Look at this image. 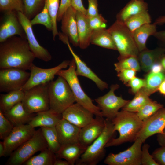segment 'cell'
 Here are the masks:
<instances>
[{"label":"cell","mask_w":165,"mask_h":165,"mask_svg":"<svg viewBox=\"0 0 165 165\" xmlns=\"http://www.w3.org/2000/svg\"><path fill=\"white\" fill-rule=\"evenodd\" d=\"M35 57L26 38L12 36L0 43V68L29 70Z\"/></svg>","instance_id":"obj_1"},{"label":"cell","mask_w":165,"mask_h":165,"mask_svg":"<svg viewBox=\"0 0 165 165\" xmlns=\"http://www.w3.org/2000/svg\"><path fill=\"white\" fill-rule=\"evenodd\" d=\"M111 121L114 130L118 132L119 135L116 138H112L106 144L105 148L119 145L126 142H134L138 138L144 123L136 112L122 109Z\"/></svg>","instance_id":"obj_2"},{"label":"cell","mask_w":165,"mask_h":165,"mask_svg":"<svg viewBox=\"0 0 165 165\" xmlns=\"http://www.w3.org/2000/svg\"><path fill=\"white\" fill-rule=\"evenodd\" d=\"M115 132L112 121L106 119L105 127L102 132L87 147L75 164L96 165L98 164L104 157L106 145L112 138Z\"/></svg>","instance_id":"obj_3"},{"label":"cell","mask_w":165,"mask_h":165,"mask_svg":"<svg viewBox=\"0 0 165 165\" xmlns=\"http://www.w3.org/2000/svg\"><path fill=\"white\" fill-rule=\"evenodd\" d=\"M48 91L50 109L57 113L62 114L76 102L69 85L62 77L58 76L55 80L49 83Z\"/></svg>","instance_id":"obj_4"},{"label":"cell","mask_w":165,"mask_h":165,"mask_svg":"<svg viewBox=\"0 0 165 165\" xmlns=\"http://www.w3.org/2000/svg\"><path fill=\"white\" fill-rule=\"evenodd\" d=\"M76 69L75 63L73 58L68 68L61 70L56 75L62 77L67 81L72 91L76 102L90 111L96 116L103 117L100 108L94 104L82 89L76 74Z\"/></svg>","instance_id":"obj_5"},{"label":"cell","mask_w":165,"mask_h":165,"mask_svg":"<svg viewBox=\"0 0 165 165\" xmlns=\"http://www.w3.org/2000/svg\"><path fill=\"white\" fill-rule=\"evenodd\" d=\"M107 29L119 53L118 59L130 56L138 57L139 51L132 32L123 22L116 20Z\"/></svg>","instance_id":"obj_6"},{"label":"cell","mask_w":165,"mask_h":165,"mask_svg":"<svg viewBox=\"0 0 165 165\" xmlns=\"http://www.w3.org/2000/svg\"><path fill=\"white\" fill-rule=\"evenodd\" d=\"M48 148L41 127L33 136L14 151L6 163L8 165H21L36 152Z\"/></svg>","instance_id":"obj_7"},{"label":"cell","mask_w":165,"mask_h":165,"mask_svg":"<svg viewBox=\"0 0 165 165\" xmlns=\"http://www.w3.org/2000/svg\"><path fill=\"white\" fill-rule=\"evenodd\" d=\"M49 83L40 84L24 91L21 102L27 112L37 113L50 109Z\"/></svg>","instance_id":"obj_8"},{"label":"cell","mask_w":165,"mask_h":165,"mask_svg":"<svg viewBox=\"0 0 165 165\" xmlns=\"http://www.w3.org/2000/svg\"><path fill=\"white\" fill-rule=\"evenodd\" d=\"M119 87V85L117 84H112L107 93L95 99L100 109L102 117L111 120L116 116L119 110L130 101L125 100L121 96L116 95L115 91Z\"/></svg>","instance_id":"obj_9"},{"label":"cell","mask_w":165,"mask_h":165,"mask_svg":"<svg viewBox=\"0 0 165 165\" xmlns=\"http://www.w3.org/2000/svg\"><path fill=\"white\" fill-rule=\"evenodd\" d=\"M70 62L64 60L57 66L49 68H42L33 63L29 70V78L21 90L24 91L36 86L50 82L59 71L68 67Z\"/></svg>","instance_id":"obj_10"},{"label":"cell","mask_w":165,"mask_h":165,"mask_svg":"<svg viewBox=\"0 0 165 165\" xmlns=\"http://www.w3.org/2000/svg\"><path fill=\"white\" fill-rule=\"evenodd\" d=\"M30 76V72L18 68L0 69V92L8 93L21 90L27 82Z\"/></svg>","instance_id":"obj_11"},{"label":"cell","mask_w":165,"mask_h":165,"mask_svg":"<svg viewBox=\"0 0 165 165\" xmlns=\"http://www.w3.org/2000/svg\"><path fill=\"white\" fill-rule=\"evenodd\" d=\"M141 140L138 138L126 150L117 154L109 153L104 161L108 165H141Z\"/></svg>","instance_id":"obj_12"},{"label":"cell","mask_w":165,"mask_h":165,"mask_svg":"<svg viewBox=\"0 0 165 165\" xmlns=\"http://www.w3.org/2000/svg\"><path fill=\"white\" fill-rule=\"evenodd\" d=\"M28 124L14 126L10 134L3 140L5 148L4 156H9L19 147L29 139L35 132Z\"/></svg>","instance_id":"obj_13"},{"label":"cell","mask_w":165,"mask_h":165,"mask_svg":"<svg viewBox=\"0 0 165 165\" xmlns=\"http://www.w3.org/2000/svg\"><path fill=\"white\" fill-rule=\"evenodd\" d=\"M17 14L25 33L30 49L35 57L45 62L50 61L52 56L47 50L41 46L38 42L33 32L30 20L23 13L18 12Z\"/></svg>","instance_id":"obj_14"},{"label":"cell","mask_w":165,"mask_h":165,"mask_svg":"<svg viewBox=\"0 0 165 165\" xmlns=\"http://www.w3.org/2000/svg\"><path fill=\"white\" fill-rule=\"evenodd\" d=\"M16 35L26 38L17 12L14 11L5 12L0 25V42Z\"/></svg>","instance_id":"obj_15"},{"label":"cell","mask_w":165,"mask_h":165,"mask_svg":"<svg viewBox=\"0 0 165 165\" xmlns=\"http://www.w3.org/2000/svg\"><path fill=\"white\" fill-rule=\"evenodd\" d=\"M165 128V108H161L146 121L144 122L143 127L138 138L143 143L150 136L162 133Z\"/></svg>","instance_id":"obj_16"},{"label":"cell","mask_w":165,"mask_h":165,"mask_svg":"<svg viewBox=\"0 0 165 165\" xmlns=\"http://www.w3.org/2000/svg\"><path fill=\"white\" fill-rule=\"evenodd\" d=\"M94 115L78 103L75 102L62 113V118L80 128L93 121Z\"/></svg>","instance_id":"obj_17"},{"label":"cell","mask_w":165,"mask_h":165,"mask_svg":"<svg viewBox=\"0 0 165 165\" xmlns=\"http://www.w3.org/2000/svg\"><path fill=\"white\" fill-rule=\"evenodd\" d=\"M61 40L67 45L75 60L76 66V72L77 76L85 77L90 79L101 90L107 89L108 87V84L101 80L93 72L74 51L70 44L68 38L66 36H63L61 37Z\"/></svg>","instance_id":"obj_18"},{"label":"cell","mask_w":165,"mask_h":165,"mask_svg":"<svg viewBox=\"0 0 165 165\" xmlns=\"http://www.w3.org/2000/svg\"><path fill=\"white\" fill-rule=\"evenodd\" d=\"M76 10L72 6L64 13L61 19L62 33L68 37L74 46H79L77 25L76 19Z\"/></svg>","instance_id":"obj_19"},{"label":"cell","mask_w":165,"mask_h":165,"mask_svg":"<svg viewBox=\"0 0 165 165\" xmlns=\"http://www.w3.org/2000/svg\"><path fill=\"white\" fill-rule=\"evenodd\" d=\"M104 117L96 116L94 120L81 128L79 142L87 147L102 132L105 126Z\"/></svg>","instance_id":"obj_20"},{"label":"cell","mask_w":165,"mask_h":165,"mask_svg":"<svg viewBox=\"0 0 165 165\" xmlns=\"http://www.w3.org/2000/svg\"><path fill=\"white\" fill-rule=\"evenodd\" d=\"M55 127L61 145L79 142L81 128L62 118Z\"/></svg>","instance_id":"obj_21"},{"label":"cell","mask_w":165,"mask_h":165,"mask_svg":"<svg viewBox=\"0 0 165 165\" xmlns=\"http://www.w3.org/2000/svg\"><path fill=\"white\" fill-rule=\"evenodd\" d=\"M87 148L79 142L61 145L55 154L57 158L64 159L70 165H74L76 164Z\"/></svg>","instance_id":"obj_22"},{"label":"cell","mask_w":165,"mask_h":165,"mask_svg":"<svg viewBox=\"0 0 165 165\" xmlns=\"http://www.w3.org/2000/svg\"><path fill=\"white\" fill-rule=\"evenodd\" d=\"M79 39V46L84 49L90 44V39L93 30L90 28L87 16L77 11L76 13Z\"/></svg>","instance_id":"obj_23"},{"label":"cell","mask_w":165,"mask_h":165,"mask_svg":"<svg viewBox=\"0 0 165 165\" xmlns=\"http://www.w3.org/2000/svg\"><path fill=\"white\" fill-rule=\"evenodd\" d=\"M165 53V48H156L152 50L147 48L139 52L138 56L141 69L145 72L150 71L152 65L159 61Z\"/></svg>","instance_id":"obj_24"},{"label":"cell","mask_w":165,"mask_h":165,"mask_svg":"<svg viewBox=\"0 0 165 165\" xmlns=\"http://www.w3.org/2000/svg\"><path fill=\"white\" fill-rule=\"evenodd\" d=\"M62 118V114L50 109L36 113L28 124L34 128L55 127Z\"/></svg>","instance_id":"obj_25"},{"label":"cell","mask_w":165,"mask_h":165,"mask_svg":"<svg viewBox=\"0 0 165 165\" xmlns=\"http://www.w3.org/2000/svg\"><path fill=\"white\" fill-rule=\"evenodd\" d=\"M3 114L14 126L28 124L35 115V113L27 112L21 102L16 104Z\"/></svg>","instance_id":"obj_26"},{"label":"cell","mask_w":165,"mask_h":165,"mask_svg":"<svg viewBox=\"0 0 165 165\" xmlns=\"http://www.w3.org/2000/svg\"><path fill=\"white\" fill-rule=\"evenodd\" d=\"M157 31V25L153 23L144 24L132 32L139 52L147 49L146 43L148 39L150 36H153Z\"/></svg>","instance_id":"obj_27"},{"label":"cell","mask_w":165,"mask_h":165,"mask_svg":"<svg viewBox=\"0 0 165 165\" xmlns=\"http://www.w3.org/2000/svg\"><path fill=\"white\" fill-rule=\"evenodd\" d=\"M148 10V4L144 0H131L116 15V20L124 22L130 17Z\"/></svg>","instance_id":"obj_28"},{"label":"cell","mask_w":165,"mask_h":165,"mask_svg":"<svg viewBox=\"0 0 165 165\" xmlns=\"http://www.w3.org/2000/svg\"><path fill=\"white\" fill-rule=\"evenodd\" d=\"M90 44L106 49L117 50L113 38L106 28L93 30Z\"/></svg>","instance_id":"obj_29"},{"label":"cell","mask_w":165,"mask_h":165,"mask_svg":"<svg viewBox=\"0 0 165 165\" xmlns=\"http://www.w3.org/2000/svg\"><path fill=\"white\" fill-rule=\"evenodd\" d=\"M24 94V91L21 90L1 94L0 111L4 113L16 104L22 102Z\"/></svg>","instance_id":"obj_30"},{"label":"cell","mask_w":165,"mask_h":165,"mask_svg":"<svg viewBox=\"0 0 165 165\" xmlns=\"http://www.w3.org/2000/svg\"><path fill=\"white\" fill-rule=\"evenodd\" d=\"M56 159V154L47 148L39 154L31 157L23 165H53Z\"/></svg>","instance_id":"obj_31"},{"label":"cell","mask_w":165,"mask_h":165,"mask_svg":"<svg viewBox=\"0 0 165 165\" xmlns=\"http://www.w3.org/2000/svg\"><path fill=\"white\" fill-rule=\"evenodd\" d=\"M144 90L150 96L158 91L161 83L165 79V71L159 73L150 72L145 76Z\"/></svg>","instance_id":"obj_32"},{"label":"cell","mask_w":165,"mask_h":165,"mask_svg":"<svg viewBox=\"0 0 165 165\" xmlns=\"http://www.w3.org/2000/svg\"><path fill=\"white\" fill-rule=\"evenodd\" d=\"M134 95L133 99L129 101L122 108V110L136 112L142 106L152 100L143 88Z\"/></svg>","instance_id":"obj_33"},{"label":"cell","mask_w":165,"mask_h":165,"mask_svg":"<svg viewBox=\"0 0 165 165\" xmlns=\"http://www.w3.org/2000/svg\"><path fill=\"white\" fill-rule=\"evenodd\" d=\"M43 135L47 142L48 148L56 154L60 148V143L55 127H41Z\"/></svg>","instance_id":"obj_34"},{"label":"cell","mask_w":165,"mask_h":165,"mask_svg":"<svg viewBox=\"0 0 165 165\" xmlns=\"http://www.w3.org/2000/svg\"><path fill=\"white\" fill-rule=\"evenodd\" d=\"M152 19L148 10L134 15L127 19L124 23L132 32L135 29L147 24L151 23Z\"/></svg>","instance_id":"obj_35"},{"label":"cell","mask_w":165,"mask_h":165,"mask_svg":"<svg viewBox=\"0 0 165 165\" xmlns=\"http://www.w3.org/2000/svg\"><path fill=\"white\" fill-rule=\"evenodd\" d=\"M118 60V62L114 64L117 72L124 69H133L139 72L141 69L138 57L130 56Z\"/></svg>","instance_id":"obj_36"},{"label":"cell","mask_w":165,"mask_h":165,"mask_svg":"<svg viewBox=\"0 0 165 165\" xmlns=\"http://www.w3.org/2000/svg\"><path fill=\"white\" fill-rule=\"evenodd\" d=\"M45 0H23L24 14L30 20L33 19L42 10Z\"/></svg>","instance_id":"obj_37"},{"label":"cell","mask_w":165,"mask_h":165,"mask_svg":"<svg viewBox=\"0 0 165 165\" xmlns=\"http://www.w3.org/2000/svg\"><path fill=\"white\" fill-rule=\"evenodd\" d=\"M163 107L162 104L152 100L142 106L136 113L140 119L144 122Z\"/></svg>","instance_id":"obj_38"},{"label":"cell","mask_w":165,"mask_h":165,"mask_svg":"<svg viewBox=\"0 0 165 165\" xmlns=\"http://www.w3.org/2000/svg\"><path fill=\"white\" fill-rule=\"evenodd\" d=\"M47 1V0H45L44 6L42 11L30 20V21L32 26L37 24H42L48 30L52 31V22L48 10Z\"/></svg>","instance_id":"obj_39"},{"label":"cell","mask_w":165,"mask_h":165,"mask_svg":"<svg viewBox=\"0 0 165 165\" xmlns=\"http://www.w3.org/2000/svg\"><path fill=\"white\" fill-rule=\"evenodd\" d=\"M59 3L60 0H47V1L48 12L52 20V31L54 40L59 33L57 27V18L60 7Z\"/></svg>","instance_id":"obj_40"},{"label":"cell","mask_w":165,"mask_h":165,"mask_svg":"<svg viewBox=\"0 0 165 165\" xmlns=\"http://www.w3.org/2000/svg\"><path fill=\"white\" fill-rule=\"evenodd\" d=\"M0 10L4 12L14 11L24 13L23 0H0Z\"/></svg>","instance_id":"obj_41"},{"label":"cell","mask_w":165,"mask_h":165,"mask_svg":"<svg viewBox=\"0 0 165 165\" xmlns=\"http://www.w3.org/2000/svg\"><path fill=\"white\" fill-rule=\"evenodd\" d=\"M14 127L13 123L0 111V138L4 140L11 133Z\"/></svg>","instance_id":"obj_42"},{"label":"cell","mask_w":165,"mask_h":165,"mask_svg":"<svg viewBox=\"0 0 165 165\" xmlns=\"http://www.w3.org/2000/svg\"><path fill=\"white\" fill-rule=\"evenodd\" d=\"M88 18L89 25L93 30L106 28L107 21L101 14Z\"/></svg>","instance_id":"obj_43"},{"label":"cell","mask_w":165,"mask_h":165,"mask_svg":"<svg viewBox=\"0 0 165 165\" xmlns=\"http://www.w3.org/2000/svg\"><path fill=\"white\" fill-rule=\"evenodd\" d=\"M150 146L145 144L142 147L141 162L142 165H159L154 159L152 155L150 154Z\"/></svg>","instance_id":"obj_44"},{"label":"cell","mask_w":165,"mask_h":165,"mask_svg":"<svg viewBox=\"0 0 165 165\" xmlns=\"http://www.w3.org/2000/svg\"><path fill=\"white\" fill-rule=\"evenodd\" d=\"M145 79L135 76L129 82L127 86L130 87L131 93L135 94L145 86Z\"/></svg>","instance_id":"obj_45"},{"label":"cell","mask_w":165,"mask_h":165,"mask_svg":"<svg viewBox=\"0 0 165 165\" xmlns=\"http://www.w3.org/2000/svg\"><path fill=\"white\" fill-rule=\"evenodd\" d=\"M136 71L133 69H124L117 72L119 79L127 85L129 82L135 76Z\"/></svg>","instance_id":"obj_46"},{"label":"cell","mask_w":165,"mask_h":165,"mask_svg":"<svg viewBox=\"0 0 165 165\" xmlns=\"http://www.w3.org/2000/svg\"><path fill=\"white\" fill-rule=\"evenodd\" d=\"M152 155L159 165H165V147H160L156 149Z\"/></svg>","instance_id":"obj_47"},{"label":"cell","mask_w":165,"mask_h":165,"mask_svg":"<svg viewBox=\"0 0 165 165\" xmlns=\"http://www.w3.org/2000/svg\"><path fill=\"white\" fill-rule=\"evenodd\" d=\"M88 2V7L87 9L86 16L88 18H90L98 15L97 0H87Z\"/></svg>","instance_id":"obj_48"},{"label":"cell","mask_w":165,"mask_h":165,"mask_svg":"<svg viewBox=\"0 0 165 165\" xmlns=\"http://www.w3.org/2000/svg\"><path fill=\"white\" fill-rule=\"evenodd\" d=\"M71 4L72 0H61L57 16V21H61L64 13L71 6Z\"/></svg>","instance_id":"obj_49"},{"label":"cell","mask_w":165,"mask_h":165,"mask_svg":"<svg viewBox=\"0 0 165 165\" xmlns=\"http://www.w3.org/2000/svg\"><path fill=\"white\" fill-rule=\"evenodd\" d=\"M71 6L76 10L86 15L87 9L84 6L82 0H72Z\"/></svg>","instance_id":"obj_50"},{"label":"cell","mask_w":165,"mask_h":165,"mask_svg":"<svg viewBox=\"0 0 165 165\" xmlns=\"http://www.w3.org/2000/svg\"><path fill=\"white\" fill-rule=\"evenodd\" d=\"M163 45V47H165V31H157L153 35Z\"/></svg>","instance_id":"obj_51"},{"label":"cell","mask_w":165,"mask_h":165,"mask_svg":"<svg viewBox=\"0 0 165 165\" xmlns=\"http://www.w3.org/2000/svg\"><path fill=\"white\" fill-rule=\"evenodd\" d=\"M163 71H165L160 61L154 63L152 66L150 72L154 73H159Z\"/></svg>","instance_id":"obj_52"},{"label":"cell","mask_w":165,"mask_h":165,"mask_svg":"<svg viewBox=\"0 0 165 165\" xmlns=\"http://www.w3.org/2000/svg\"><path fill=\"white\" fill-rule=\"evenodd\" d=\"M157 141L160 146L165 147V128L161 133L157 134Z\"/></svg>","instance_id":"obj_53"},{"label":"cell","mask_w":165,"mask_h":165,"mask_svg":"<svg viewBox=\"0 0 165 165\" xmlns=\"http://www.w3.org/2000/svg\"><path fill=\"white\" fill-rule=\"evenodd\" d=\"M154 23L156 25H161L165 24V15L159 17L156 19Z\"/></svg>","instance_id":"obj_54"},{"label":"cell","mask_w":165,"mask_h":165,"mask_svg":"<svg viewBox=\"0 0 165 165\" xmlns=\"http://www.w3.org/2000/svg\"><path fill=\"white\" fill-rule=\"evenodd\" d=\"M158 91L161 95L165 96V79L160 85L158 88Z\"/></svg>","instance_id":"obj_55"},{"label":"cell","mask_w":165,"mask_h":165,"mask_svg":"<svg viewBox=\"0 0 165 165\" xmlns=\"http://www.w3.org/2000/svg\"><path fill=\"white\" fill-rule=\"evenodd\" d=\"M53 165H70L69 163L66 160L56 159Z\"/></svg>","instance_id":"obj_56"},{"label":"cell","mask_w":165,"mask_h":165,"mask_svg":"<svg viewBox=\"0 0 165 165\" xmlns=\"http://www.w3.org/2000/svg\"><path fill=\"white\" fill-rule=\"evenodd\" d=\"M5 148L3 141L0 142V157L4 156Z\"/></svg>","instance_id":"obj_57"},{"label":"cell","mask_w":165,"mask_h":165,"mask_svg":"<svg viewBox=\"0 0 165 165\" xmlns=\"http://www.w3.org/2000/svg\"><path fill=\"white\" fill-rule=\"evenodd\" d=\"M160 62L165 71V54L161 57L160 60Z\"/></svg>","instance_id":"obj_58"},{"label":"cell","mask_w":165,"mask_h":165,"mask_svg":"<svg viewBox=\"0 0 165 165\" xmlns=\"http://www.w3.org/2000/svg\"></svg>","instance_id":"obj_59"},{"label":"cell","mask_w":165,"mask_h":165,"mask_svg":"<svg viewBox=\"0 0 165 165\" xmlns=\"http://www.w3.org/2000/svg\"><path fill=\"white\" fill-rule=\"evenodd\" d=\"M164 47V48H165V47Z\"/></svg>","instance_id":"obj_60"}]
</instances>
